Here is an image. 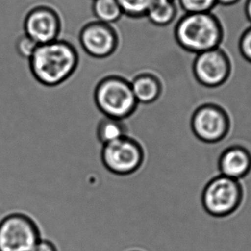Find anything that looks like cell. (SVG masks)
Instances as JSON below:
<instances>
[{
    "mask_svg": "<svg viewBox=\"0 0 251 251\" xmlns=\"http://www.w3.org/2000/svg\"><path fill=\"white\" fill-rule=\"evenodd\" d=\"M78 38L83 51L93 58H107L119 48V36L115 27L99 21L83 25Z\"/></svg>",
    "mask_w": 251,
    "mask_h": 251,
    "instance_id": "10",
    "label": "cell"
},
{
    "mask_svg": "<svg viewBox=\"0 0 251 251\" xmlns=\"http://www.w3.org/2000/svg\"><path fill=\"white\" fill-rule=\"evenodd\" d=\"M39 45L26 35L25 32L19 34L15 41V50L21 58L29 60Z\"/></svg>",
    "mask_w": 251,
    "mask_h": 251,
    "instance_id": "18",
    "label": "cell"
},
{
    "mask_svg": "<svg viewBox=\"0 0 251 251\" xmlns=\"http://www.w3.org/2000/svg\"><path fill=\"white\" fill-rule=\"evenodd\" d=\"M191 129L197 139L208 144L224 140L231 130V119L221 105L206 103L194 112L190 121Z\"/></svg>",
    "mask_w": 251,
    "mask_h": 251,
    "instance_id": "7",
    "label": "cell"
},
{
    "mask_svg": "<svg viewBox=\"0 0 251 251\" xmlns=\"http://www.w3.org/2000/svg\"><path fill=\"white\" fill-rule=\"evenodd\" d=\"M91 10L95 20L112 25L124 16L117 0H92Z\"/></svg>",
    "mask_w": 251,
    "mask_h": 251,
    "instance_id": "15",
    "label": "cell"
},
{
    "mask_svg": "<svg viewBox=\"0 0 251 251\" xmlns=\"http://www.w3.org/2000/svg\"><path fill=\"white\" fill-rule=\"evenodd\" d=\"M218 169L222 176L241 181L251 172V152L240 144L229 146L221 153Z\"/></svg>",
    "mask_w": 251,
    "mask_h": 251,
    "instance_id": "11",
    "label": "cell"
},
{
    "mask_svg": "<svg viewBox=\"0 0 251 251\" xmlns=\"http://www.w3.org/2000/svg\"><path fill=\"white\" fill-rule=\"evenodd\" d=\"M224 34L221 20L213 12L184 13L174 27L176 43L195 54L221 48Z\"/></svg>",
    "mask_w": 251,
    "mask_h": 251,
    "instance_id": "2",
    "label": "cell"
},
{
    "mask_svg": "<svg viewBox=\"0 0 251 251\" xmlns=\"http://www.w3.org/2000/svg\"><path fill=\"white\" fill-rule=\"evenodd\" d=\"M144 157L142 145L129 135L102 146V163L110 173L119 176L136 173L143 166Z\"/></svg>",
    "mask_w": 251,
    "mask_h": 251,
    "instance_id": "6",
    "label": "cell"
},
{
    "mask_svg": "<svg viewBox=\"0 0 251 251\" xmlns=\"http://www.w3.org/2000/svg\"><path fill=\"white\" fill-rule=\"evenodd\" d=\"M184 13L212 12L217 6V0H176Z\"/></svg>",
    "mask_w": 251,
    "mask_h": 251,
    "instance_id": "17",
    "label": "cell"
},
{
    "mask_svg": "<svg viewBox=\"0 0 251 251\" xmlns=\"http://www.w3.org/2000/svg\"><path fill=\"white\" fill-rule=\"evenodd\" d=\"M178 8L176 0H154L146 18L156 27H167L176 20Z\"/></svg>",
    "mask_w": 251,
    "mask_h": 251,
    "instance_id": "13",
    "label": "cell"
},
{
    "mask_svg": "<svg viewBox=\"0 0 251 251\" xmlns=\"http://www.w3.org/2000/svg\"><path fill=\"white\" fill-rule=\"evenodd\" d=\"M242 0H217L218 5L230 7L233 6L235 4L241 2Z\"/></svg>",
    "mask_w": 251,
    "mask_h": 251,
    "instance_id": "22",
    "label": "cell"
},
{
    "mask_svg": "<svg viewBox=\"0 0 251 251\" xmlns=\"http://www.w3.org/2000/svg\"><path fill=\"white\" fill-rule=\"evenodd\" d=\"M143 251V250H129V251Z\"/></svg>",
    "mask_w": 251,
    "mask_h": 251,
    "instance_id": "23",
    "label": "cell"
},
{
    "mask_svg": "<svg viewBox=\"0 0 251 251\" xmlns=\"http://www.w3.org/2000/svg\"><path fill=\"white\" fill-rule=\"evenodd\" d=\"M238 49L242 57L251 64V25L242 33L238 41Z\"/></svg>",
    "mask_w": 251,
    "mask_h": 251,
    "instance_id": "19",
    "label": "cell"
},
{
    "mask_svg": "<svg viewBox=\"0 0 251 251\" xmlns=\"http://www.w3.org/2000/svg\"><path fill=\"white\" fill-rule=\"evenodd\" d=\"M78 51L69 41L58 39L39 45L28 60L31 75L45 87L53 88L64 83L78 66Z\"/></svg>",
    "mask_w": 251,
    "mask_h": 251,
    "instance_id": "1",
    "label": "cell"
},
{
    "mask_svg": "<svg viewBox=\"0 0 251 251\" xmlns=\"http://www.w3.org/2000/svg\"><path fill=\"white\" fill-rule=\"evenodd\" d=\"M41 238L39 226L27 214L13 213L0 221V251H31Z\"/></svg>",
    "mask_w": 251,
    "mask_h": 251,
    "instance_id": "5",
    "label": "cell"
},
{
    "mask_svg": "<svg viewBox=\"0 0 251 251\" xmlns=\"http://www.w3.org/2000/svg\"><path fill=\"white\" fill-rule=\"evenodd\" d=\"M130 84L138 104H153L160 98L162 93V83L160 78L151 73L136 75Z\"/></svg>",
    "mask_w": 251,
    "mask_h": 251,
    "instance_id": "12",
    "label": "cell"
},
{
    "mask_svg": "<svg viewBox=\"0 0 251 251\" xmlns=\"http://www.w3.org/2000/svg\"><path fill=\"white\" fill-rule=\"evenodd\" d=\"M244 11L246 19L251 25V0H245Z\"/></svg>",
    "mask_w": 251,
    "mask_h": 251,
    "instance_id": "21",
    "label": "cell"
},
{
    "mask_svg": "<svg viewBox=\"0 0 251 251\" xmlns=\"http://www.w3.org/2000/svg\"><path fill=\"white\" fill-rule=\"evenodd\" d=\"M245 199L241 181L219 175L208 181L201 193V205L207 214L226 218L235 214Z\"/></svg>",
    "mask_w": 251,
    "mask_h": 251,
    "instance_id": "4",
    "label": "cell"
},
{
    "mask_svg": "<svg viewBox=\"0 0 251 251\" xmlns=\"http://www.w3.org/2000/svg\"><path fill=\"white\" fill-rule=\"evenodd\" d=\"M153 1L154 0H117L124 16L133 19L146 17L148 10H150Z\"/></svg>",
    "mask_w": 251,
    "mask_h": 251,
    "instance_id": "16",
    "label": "cell"
},
{
    "mask_svg": "<svg viewBox=\"0 0 251 251\" xmlns=\"http://www.w3.org/2000/svg\"><path fill=\"white\" fill-rule=\"evenodd\" d=\"M31 251H58V250L53 242L41 238Z\"/></svg>",
    "mask_w": 251,
    "mask_h": 251,
    "instance_id": "20",
    "label": "cell"
},
{
    "mask_svg": "<svg viewBox=\"0 0 251 251\" xmlns=\"http://www.w3.org/2000/svg\"><path fill=\"white\" fill-rule=\"evenodd\" d=\"M96 135L102 146L128 136V128L124 120L104 117L100 120Z\"/></svg>",
    "mask_w": 251,
    "mask_h": 251,
    "instance_id": "14",
    "label": "cell"
},
{
    "mask_svg": "<svg viewBox=\"0 0 251 251\" xmlns=\"http://www.w3.org/2000/svg\"><path fill=\"white\" fill-rule=\"evenodd\" d=\"M95 101L105 117L119 120L129 118L138 105L130 82L119 75L105 76L99 82Z\"/></svg>",
    "mask_w": 251,
    "mask_h": 251,
    "instance_id": "3",
    "label": "cell"
},
{
    "mask_svg": "<svg viewBox=\"0 0 251 251\" xmlns=\"http://www.w3.org/2000/svg\"><path fill=\"white\" fill-rule=\"evenodd\" d=\"M63 19L58 8L49 0L34 8L24 22V32L38 45L60 39Z\"/></svg>",
    "mask_w": 251,
    "mask_h": 251,
    "instance_id": "8",
    "label": "cell"
},
{
    "mask_svg": "<svg viewBox=\"0 0 251 251\" xmlns=\"http://www.w3.org/2000/svg\"><path fill=\"white\" fill-rule=\"evenodd\" d=\"M232 65L226 51L221 48L196 54L193 63L195 78L206 88L221 87L231 75Z\"/></svg>",
    "mask_w": 251,
    "mask_h": 251,
    "instance_id": "9",
    "label": "cell"
}]
</instances>
